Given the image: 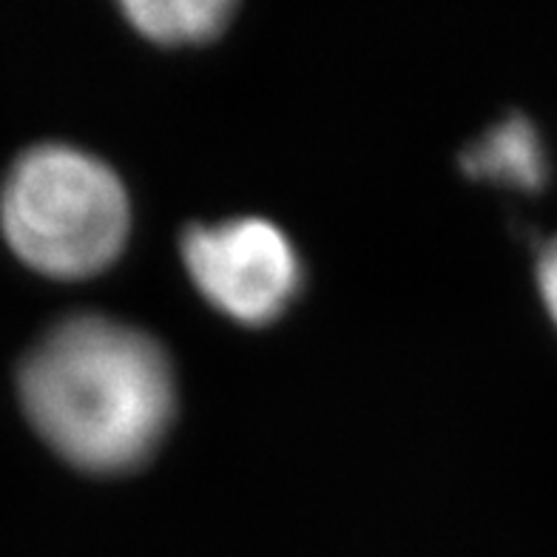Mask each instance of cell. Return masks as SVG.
Instances as JSON below:
<instances>
[{"label":"cell","instance_id":"cell-5","mask_svg":"<svg viewBox=\"0 0 557 557\" xmlns=\"http://www.w3.org/2000/svg\"><path fill=\"white\" fill-rule=\"evenodd\" d=\"M125 17L157 44H202L231 21V0H132Z\"/></svg>","mask_w":557,"mask_h":557},{"label":"cell","instance_id":"cell-1","mask_svg":"<svg viewBox=\"0 0 557 557\" xmlns=\"http://www.w3.org/2000/svg\"><path fill=\"white\" fill-rule=\"evenodd\" d=\"M32 426L63 458L91 472L137 467L174 416V373L154 338L111 315L58 322L21 367Z\"/></svg>","mask_w":557,"mask_h":557},{"label":"cell","instance_id":"cell-2","mask_svg":"<svg viewBox=\"0 0 557 557\" xmlns=\"http://www.w3.org/2000/svg\"><path fill=\"white\" fill-rule=\"evenodd\" d=\"M120 176L66 143L23 151L0 188V231L23 262L54 278H81L117 259L128 234Z\"/></svg>","mask_w":557,"mask_h":557},{"label":"cell","instance_id":"cell-3","mask_svg":"<svg viewBox=\"0 0 557 557\" xmlns=\"http://www.w3.org/2000/svg\"><path fill=\"white\" fill-rule=\"evenodd\" d=\"M183 259L194 285L236 322H271L299 294L294 245L259 216L191 225L183 234Z\"/></svg>","mask_w":557,"mask_h":557},{"label":"cell","instance_id":"cell-6","mask_svg":"<svg viewBox=\"0 0 557 557\" xmlns=\"http://www.w3.org/2000/svg\"><path fill=\"white\" fill-rule=\"evenodd\" d=\"M537 285H541L543 301H546L552 319L557 322V236L541 250V259H537Z\"/></svg>","mask_w":557,"mask_h":557},{"label":"cell","instance_id":"cell-4","mask_svg":"<svg viewBox=\"0 0 557 557\" xmlns=\"http://www.w3.org/2000/svg\"><path fill=\"white\" fill-rule=\"evenodd\" d=\"M467 174L537 191L546 183V154L535 125L523 114L504 117L461 154Z\"/></svg>","mask_w":557,"mask_h":557}]
</instances>
